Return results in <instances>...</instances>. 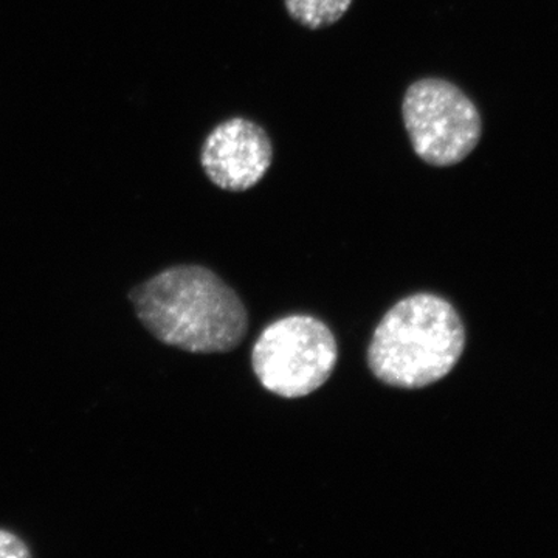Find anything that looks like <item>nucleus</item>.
Segmentation results:
<instances>
[{
	"label": "nucleus",
	"instance_id": "1",
	"mask_svg": "<svg viewBox=\"0 0 558 558\" xmlns=\"http://www.w3.org/2000/svg\"><path fill=\"white\" fill-rule=\"evenodd\" d=\"M142 325L167 347L223 354L247 336L248 315L229 284L202 266H174L130 292Z\"/></svg>",
	"mask_w": 558,
	"mask_h": 558
},
{
	"label": "nucleus",
	"instance_id": "2",
	"mask_svg": "<svg viewBox=\"0 0 558 558\" xmlns=\"http://www.w3.org/2000/svg\"><path fill=\"white\" fill-rule=\"evenodd\" d=\"M465 348L457 310L440 296L417 293L399 301L374 330L371 373L389 387L418 389L449 376Z\"/></svg>",
	"mask_w": 558,
	"mask_h": 558
},
{
	"label": "nucleus",
	"instance_id": "3",
	"mask_svg": "<svg viewBox=\"0 0 558 558\" xmlns=\"http://www.w3.org/2000/svg\"><path fill=\"white\" fill-rule=\"evenodd\" d=\"M332 330L310 315L271 323L252 351V366L267 391L279 398L310 396L328 381L337 365Z\"/></svg>",
	"mask_w": 558,
	"mask_h": 558
},
{
	"label": "nucleus",
	"instance_id": "4",
	"mask_svg": "<svg viewBox=\"0 0 558 558\" xmlns=\"http://www.w3.org/2000/svg\"><path fill=\"white\" fill-rule=\"evenodd\" d=\"M402 120L414 154L429 167L461 163L483 135L475 102L457 84L442 78L410 84L403 95Z\"/></svg>",
	"mask_w": 558,
	"mask_h": 558
},
{
	"label": "nucleus",
	"instance_id": "5",
	"mask_svg": "<svg viewBox=\"0 0 558 558\" xmlns=\"http://www.w3.org/2000/svg\"><path fill=\"white\" fill-rule=\"evenodd\" d=\"M274 163V143L256 121L233 117L219 123L202 143L201 167L209 182L244 193L266 178Z\"/></svg>",
	"mask_w": 558,
	"mask_h": 558
},
{
	"label": "nucleus",
	"instance_id": "6",
	"mask_svg": "<svg viewBox=\"0 0 558 558\" xmlns=\"http://www.w3.org/2000/svg\"><path fill=\"white\" fill-rule=\"evenodd\" d=\"M354 0H284L289 16L296 24L322 31L337 24L351 9Z\"/></svg>",
	"mask_w": 558,
	"mask_h": 558
},
{
	"label": "nucleus",
	"instance_id": "7",
	"mask_svg": "<svg viewBox=\"0 0 558 558\" xmlns=\"http://www.w3.org/2000/svg\"><path fill=\"white\" fill-rule=\"evenodd\" d=\"M32 557L31 549L24 539L17 537L13 532L0 529V558H28Z\"/></svg>",
	"mask_w": 558,
	"mask_h": 558
}]
</instances>
